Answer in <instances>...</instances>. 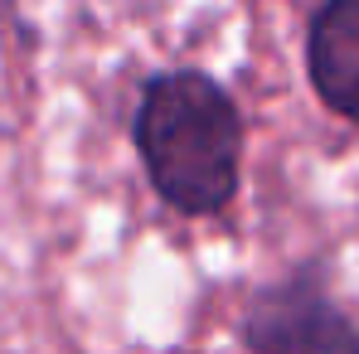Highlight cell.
I'll list each match as a JSON object with an SVG mask.
<instances>
[{"mask_svg":"<svg viewBox=\"0 0 359 354\" xmlns=\"http://www.w3.org/2000/svg\"><path fill=\"white\" fill-rule=\"evenodd\" d=\"M136 151L151 189L180 214H219L238 189L243 121L229 88L199 68L151 78L136 107Z\"/></svg>","mask_w":359,"mask_h":354,"instance_id":"1","label":"cell"},{"mask_svg":"<svg viewBox=\"0 0 359 354\" xmlns=\"http://www.w3.org/2000/svg\"><path fill=\"white\" fill-rule=\"evenodd\" d=\"M243 345L252 354H359V320L330 296L325 272L311 262L252 296Z\"/></svg>","mask_w":359,"mask_h":354,"instance_id":"2","label":"cell"},{"mask_svg":"<svg viewBox=\"0 0 359 354\" xmlns=\"http://www.w3.org/2000/svg\"><path fill=\"white\" fill-rule=\"evenodd\" d=\"M306 73L330 112L359 121V0H320L306 34Z\"/></svg>","mask_w":359,"mask_h":354,"instance_id":"3","label":"cell"}]
</instances>
